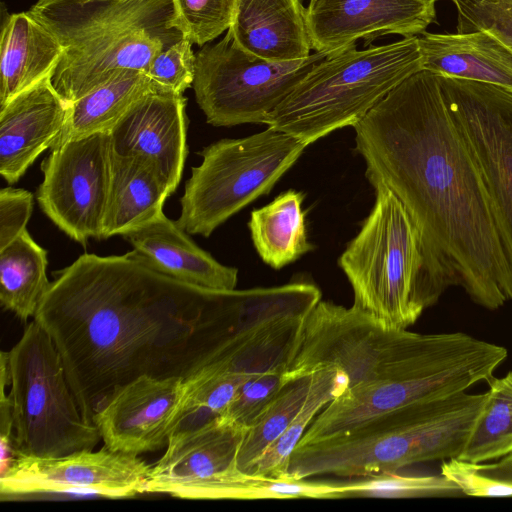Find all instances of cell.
<instances>
[{"instance_id":"6da1fadb","label":"cell","mask_w":512,"mask_h":512,"mask_svg":"<svg viewBox=\"0 0 512 512\" xmlns=\"http://www.w3.org/2000/svg\"><path fill=\"white\" fill-rule=\"evenodd\" d=\"M52 274L33 320L57 348L90 423L118 387L145 375L186 378L290 312L281 286L202 288L156 270L133 250L84 253Z\"/></svg>"},{"instance_id":"7a4b0ae2","label":"cell","mask_w":512,"mask_h":512,"mask_svg":"<svg viewBox=\"0 0 512 512\" xmlns=\"http://www.w3.org/2000/svg\"><path fill=\"white\" fill-rule=\"evenodd\" d=\"M353 128L368 181L396 195L469 298L488 310L512 300L486 187L437 74L410 75Z\"/></svg>"},{"instance_id":"3957f363","label":"cell","mask_w":512,"mask_h":512,"mask_svg":"<svg viewBox=\"0 0 512 512\" xmlns=\"http://www.w3.org/2000/svg\"><path fill=\"white\" fill-rule=\"evenodd\" d=\"M500 345L464 332L421 334L385 328L354 306L320 300L307 316L287 377L343 373L347 389L394 381L436 399L489 381L503 362Z\"/></svg>"},{"instance_id":"277c9868","label":"cell","mask_w":512,"mask_h":512,"mask_svg":"<svg viewBox=\"0 0 512 512\" xmlns=\"http://www.w3.org/2000/svg\"><path fill=\"white\" fill-rule=\"evenodd\" d=\"M487 393L466 391L377 414L345 432L298 444L287 479L369 477L419 463L459 458Z\"/></svg>"},{"instance_id":"5b68a950","label":"cell","mask_w":512,"mask_h":512,"mask_svg":"<svg viewBox=\"0 0 512 512\" xmlns=\"http://www.w3.org/2000/svg\"><path fill=\"white\" fill-rule=\"evenodd\" d=\"M28 11L63 48L51 82L70 103L121 70L146 72L184 38L172 0H36Z\"/></svg>"},{"instance_id":"8992f818","label":"cell","mask_w":512,"mask_h":512,"mask_svg":"<svg viewBox=\"0 0 512 512\" xmlns=\"http://www.w3.org/2000/svg\"><path fill=\"white\" fill-rule=\"evenodd\" d=\"M373 187L374 205L338 264L352 287V306L385 328L407 329L458 282L396 195Z\"/></svg>"},{"instance_id":"52a82bcc","label":"cell","mask_w":512,"mask_h":512,"mask_svg":"<svg viewBox=\"0 0 512 512\" xmlns=\"http://www.w3.org/2000/svg\"><path fill=\"white\" fill-rule=\"evenodd\" d=\"M421 69L418 36L326 56L269 116L266 125L310 145L354 126L393 88Z\"/></svg>"},{"instance_id":"ba28073f","label":"cell","mask_w":512,"mask_h":512,"mask_svg":"<svg viewBox=\"0 0 512 512\" xmlns=\"http://www.w3.org/2000/svg\"><path fill=\"white\" fill-rule=\"evenodd\" d=\"M6 357L17 454L58 457L94 450L100 433L82 415L62 358L36 321L26 326Z\"/></svg>"},{"instance_id":"9c48e42d","label":"cell","mask_w":512,"mask_h":512,"mask_svg":"<svg viewBox=\"0 0 512 512\" xmlns=\"http://www.w3.org/2000/svg\"><path fill=\"white\" fill-rule=\"evenodd\" d=\"M308 145L269 127L204 147L202 162L191 168L180 199L177 224L188 234L209 237L255 199L269 194Z\"/></svg>"},{"instance_id":"30bf717a","label":"cell","mask_w":512,"mask_h":512,"mask_svg":"<svg viewBox=\"0 0 512 512\" xmlns=\"http://www.w3.org/2000/svg\"><path fill=\"white\" fill-rule=\"evenodd\" d=\"M326 54L275 62L241 49L227 30L196 55L193 89L207 123L216 127L266 124L272 112Z\"/></svg>"},{"instance_id":"8fae6325","label":"cell","mask_w":512,"mask_h":512,"mask_svg":"<svg viewBox=\"0 0 512 512\" xmlns=\"http://www.w3.org/2000/svg\"><path fill=\"white\" fill-rule=\"evenodd\" d=\"M437 76L447 110L483 178L512 267V93L488 83Z\"/></svg>"},{"instance_id":"7c38bea8","label":"cell","mask_w":512,"mask_h":512,"mask_svg":"<svg viewBox=\"0 0 512 512\" xmlns=\"http://www.w3.org/2000/svg\"><path fill=\"white\" fill-rule=\"evenodd\" d=\"M50 150L41 163L39 206L61 231L83 246L91 238L103 239L112 159L109 132L70 140Z\"/></svg>"},{"instance_id":"4fadbf2b","label":"cell","mask_w":512,"mask_h":512,"mask_svg":"<svg viewBox=\"0 0 512 512\" xmlns=\"http://www.w3.org/2000/svg\"><path fill=\"white\" fill-rule=\"evenodd\" d=\"M151 465L139 456L82 450L58 457L18 455L0 476L1 499L37 494L85 492L107 498L146 493Z\"/></svg>"},{"instance_id":"5bb4252c","label":"cell","mask_w":512,"mask_h":512,"mask_svg":"<svg viewBox=\"0 0 512 512\" xmlns=\"http://www.w3.org/2000/svg\"><path fill=\"white\" fill-rule=\"evenodd\" d=\"M244 430L217 417L172 433L164 454L150 467L146 493L215 500L221 480L237 468Z\"/></svg>"},{"instance_id":"9a60e30c","label":"cell","mask_w":512,"mask_h":512,"mask_svg":"<svg viewBox=\"0 0 512 512\" xmlns=\"http://www.w3.org/2000/svg\"><path fill=\"white\" fill-rule=\"evenodd\" d=\"M184 377H138L114 390L93 416L104 446L139 456L166 448Z\"/></svg>"},{"instance_id":"2e32d148","label":"cell","mask_w":512,"mask_h":512,"mask_svg":"<svg viewBox=\"0 0 512 512\" xmlns=\"http://www.w3.org/2000/svg\"><path fill=\"white\" fill-rule=\"evenodd\" d=\"M437 0H310L312 49L326 55L387 34L417 36L435 20Z\"/></svg>"},{"instance_id":"e0dca14e","label":"cell","mask_w":512,"mask_h":512,"mask_svg":"<svg viewBox=\"0 0 512 512\" xmlns=\"http://www.w3.org/2000/svg\"><path fill=\"white\" fill-rule=\"evenodd\" d=\"M187 99L163 87L140 99L109 131L112 151L152 160L175 191L187 156Z\"/></svg>"},{"instance_id":"ac0fdd59","label":"cell","mask_w":512,"mask_h":512,"mask_svg":"<svg viewBox=\"0 0 512 512\" xmlns=\"http://www.w3.org/2000/svg\"><path fill=\"white\" fill-rule=\"evenodd\" d=\"M71 112V103L47 76L0 106V174L16 183L46 149H51Z\"/></svg>"},{"instance_id":"d6986e66","label":"cell","mask_w":512,"mask_h":512,"mask_svg":"<svg viewBox=\"0 0 512 512\" xmlns=\"http://www.w3.org/2000/svg\"><path fill=\"white\" fill-rule=\"evenodd\" d=\"M142 259L181 282L213 290H233L238 270L218 262L164 213L122 235Z\"/></svg>"},{"instance_id":"ffe728a7","label":"cell","mask_w":512,"mask_h":512,"mask_svg":"<svg viewBox=\"0 0 512 512\" xmlns=\"http://www.w3.org/2000/svg\"><path fill=\"white\" fill-rule=\"evenodd\" d=\"M228 31L241 49L270 61L303 59L312 49L300 0H237Z\"/></svg>"},{"instance_id":"44dd1931","label":"cell","mask_w":512,"mask_h":512,"mask_svg":"<svg viewBox=\"0 0 512 512\" xmlns=\"http://www.w3.org/2000/svg\"><path fill=\"white\" fill-rule=\"evenodd\" d=\"M421 69L512 93V50L488 31L418 36Z\"/></svg>"},{"instance_id":"7402d4cb","label":"cell","mask_w":512,"mask_h":512,"mask_svg":"<svg viewBox=\"0 0 512 512\" xmlns=\"http://www.w3.org/2000/svg\"><path fill=\"white\" fill-rule=\"evenodd\" d=\"M172 187L158 166L140 155L112 151L103 239L124 235L163 213Z\"/></svg>"},{"instance_id":"603a6c76","label":"cell","mask_w":512,"mask_h":512,"mask_svg":"<svg viewBox=\"0 0 512 512\" xmlns=\"http://www.w3.org/2000/svg\"><path fill=\"white\" fill-rule=\"evenodd\" d=\"M63 53L29 11L7 15L1 25L0 106L52 73Z\"/></svg>"},{"instance_id":"cb8c5ba5","label":"cell","mask_w":512,"mask_h":512,"mask_svg":"<svg viewBox=\"0 0 512 512\" xmlns=\"http://www.w3.org/2000/svg\"><path fill=\"white\" fill-rule=\"evenodd\" d=\"M158 87L144 71L121 70L71 103L70 116L51 149L70 140L109 132L140 99Z\"/></svg>"},{"instance_id":"d4e9b609","label":"cell","mask_w":512,"mask_h":512,"mask_svg":"<svg viewBox=\"0 0 512 512\" xmlns=\"http://www.w3.org/2000/svg\"><path fill=\"white\" fill-rule=\"evenodd\" d=\"M303 199L301 192L288 190L250 214L248 228L255 250L274 269L283 268L315 248L307 237Z\"/></svg>"},{"instance_id":"484cf974","label":"cell","mask_w":512,"mask_h":512,"mask_svg":"<svg viewBox=\"0 0 512 512\" xmlns=\"http://www.w3.org/2000/svg\"><path fill=\"white\" fill-rule=\"evenodd\" d=\"M47 251L27 230L0 249V303L22 322L34 318L50 281Z\"/></svg>"},{"instance_id":"4316f807","label":"cell","mask_w":512,"mask_h":512,"mask_svg":"<svg viewBox=\"0 0 512 512\" xmlns=\"http://www.w3.org/2000/svg\"><path fill=\"white\" fill-rule=\"evenodd\" d=\"M251 376L238 372L226 360L212 361L190 374L184 381L172 433L222 416L241 385Z\"/></svg>"},{"instance_id":"83f0119b","label":"cell","mask_w":512,"mask_h":512,"mask_svg":"<svg viewBox=\"0 0 512 512\" xmlns=\"http://www.w3.org/2000/svg\"><path fill=\"white\" fill-rule=\"evenodd\" d=\"M343 373L335 370L314 372V380L301 410L284 432L265 450L248 473L287 479L292 452L318 413L347 389Z\"/></svg>"},{"instance_id":"f1b7e54d","label":"cell","mask_w":512,"mask_h":512,"mask_svg":"<svg viewBox=\"0 0 512 512\" xmlns=\"http://www.w3.org/2000/svg\"><path fill=\"white\" fill-rule=\"evenodd\" d=\"M314 373L288 378L275 397L245 428L236 466L249 472L265 450L284 432L301 410L310 392Z\"/></svg>"},{"instance_id":"f546056e","label":"cell","mask_w":512,"mask_h":512,"mask_svg":"<svg viewBox=\"0 0 512 512\" xmlns=\"http://www.w3.org/2000/svg\"><path fill=\"white\" fill-rule=\"evenodd\" d=\"M485 405L459 459L471 463L499 460L512 453V371L489 380Z\"/></svg>"},{"instance_id":"4dcf8cb0","label":"cell","mask_w":512,"mask_h":512,"mask_svg":"<svg viewBox=\"0 0 512 512\" xmlns=\"http://www.w3.org/2000/svg\"><path fill=\"white\" fill-rule=\"evenodd\" d=\"M341 482V498H410L454 496L458 487L443 475L404 476L384 473Z\"/></svg>"},{"instance_id":"1f68e13d","label":"cell","mask_w":512,"mask_h":512,"mask_svg":"<svg viewBox=\"0 0 512 512\" xmlns=\"http://www.w3.org/2000/svg\"><path fill=\"white\" fill-rule=\"evenodd\" d=\"M175 26L193 44L203 46L228 30L237 0H172Z\"/></svg>"},{"instance_id":"d6a6232c","label":"cell","mask_w":512,"mask_h":512,"mask_svg":"<svg viewBox=\"0 0 512 512\" xmlns=\"http://www.w3.org/2000/svg\"><path fill=\"white\" fill-rule=\"evenodd\" d=\"M286 372L287 369L280 368L248 378L220 417L240 428H247L287 381Z\"/></svg>"},{"instance_id":"836d02e7","label":"cell","mask_w":512,"mask_h":512,"mask_svg":"<svg viewBox=\"0 0 512 512\" xmlns=\"http://www.w3.org/2000/svg\"><path fill=\"white\" fill-rule=\"evenodd\" d=\"M457 10L456 33L488 31L512 50V0H449Z\"/></svg>"},{"instance_id":"e575fe53","label":"cell","mask_w":512,"mask_h":512,"mask_svg":"<svg viewBox=\"0 0 512 512\" xmlns=\"http://www.w3.org/2000/svg\"><path fill=\"white\" fill-rule=\"evenodd\" d=\"M192 42L182 38L150 62L146 74L159 86L183 94L194 81L196 56Z\"/></svg>"},{"instance_id":"d590c367","label":"cell","mask_w":512,"mask_h":512,"mask_svg":"<svg viewBox=\"0 0 512 512\" xmlns=\"http://www.w3.org/2000/svg\"><path fill=\"white\" fill-rule=\"evenodd\" d=\"M441 475L453 482L462 494L471 497H511L512 483L481 473L475 463L452 458L440 466Z\"/></svg>"},{"instance_id":"8d00e7d4","label":"cell","mask_w":512,"mask_h":512,"mask_svg":"<svg viewBox=\"0 0 512 512\" xmlns=\"http://www.w3.org/2000/svg\"><path fill=\"white\" fill-rule=\"evenodd\" d=\"M33 211V194L5 187L0 190V249L17 239L26 229Z\"/></svg>"},{"instance_id":"74e56055","label":"cell","mask_w":512,"mask_h":512,"mask_svg":"<svg viewBox=\"0 0 512 512\" xmlns=\"http://www.w3.org/2000/svg\"><path fill=\"white\" fill-rule=\"evenodd\" d=\"M476 466L481 473L493 479L512 483V453L495 462L480 463Z\"/></svg>"}]
</instances>
